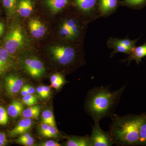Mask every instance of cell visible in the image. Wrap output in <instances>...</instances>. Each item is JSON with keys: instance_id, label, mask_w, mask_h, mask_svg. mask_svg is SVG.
<instances>
[{"instance_id": "6da1fadb", "label": "cell", "mask_w": 146, "mask_h": 146, "mask_svg": "<svg viewBox=\"0 0 146 146\" xmlns=\"http://www.w3.org/2000/svg\"><path fill=\"white\" fill-rule=\"evenodd\" d=\"M126 86L125 84L115 91H112L110 86H96L89 91L85 109L94 123H99L104 118L110 117Z\"/></svg>"}, {"instance_id": "7a4b0ae2", "label": "cell", "mask_w": 146, "mask_h": 146, "mask_svg": "<svg viewBox=\"0 0 146 146\" xmlns=\"http://www.w3.org/2000/svg\"><path fill=\"white\" fill-rule=\"evenodd\" d=\"M144 114L120 116L113 113L109 131L114 145H139L140 131Z\"/></svg>"}, {"instance_id": "3957f363", "label": "cell", "mask_w": 146, "mask_h": 146, "mask_svg": "<svg viewBox=\"0 0 146 146\" xmlns=\"http://www.w3.org/2000/svg\"><path fill=\"white\" fill-rule=\"evenodd\" d=\"M25 37L21 27L14 24L11 26L3 42V46L13 56L23 48Z\"/></svg>"}, {"instance_id": "277c9868", "label": "cell", "mask_w": 146, "mask_h": 146, "mask_svg": "<svg viewBox=\"0 0 146 146\" xmlns=\"http://www.w3.org/2000/svg\"><path fill=\"white\" fill-rule=\"evenodd\" d=\"M20 64L26 72L34 78L42 77L46 73L44 64L36 56H31L24 58L21 59Z\"/></svg>"}, {"instance_id": "5b68a950", "label": "cell", "mask_w": 146, "mask_h": 146, "mask_svg": "<svg viewBox=\"0 0 146 146\" xmlns=\"http://www.w3.org/2000/svg\"><path fill=\"white\" fill-rule=\"evenodd\" d=\"M50 50L54 60L63 66L70 65L75 58V50L72 47L57 46L51 47Z\"/></svg>"}, {"instance_id": "8992f818", "label": "cell", "mask_w": 146, "mask_h": 146, "mask_svg": "<svg viewBox=\"0 0 146 146\" xmlns=\"http://www.w3.org/2000/svg\"><path fill=\"white\" fill-rule=\"evenodd\" d=\"M89 138L91 146H111L114 145L109 131L102 130L100 127L99 123H94Z\"/></svg>"}, {"instance_id": "52a82bcc", "label": "cell", "mask_w": 146, "mask_h": 146, "mask_svg": "<svg viewBox=\"0 0 146 146\" xmlns=\"http://www.w3.org/2000/svg\"><path fill=\"white\" fill-rule=\"evenodd\" d=\"M6 90L8 95L14 96L18 94L24 86V80L19 76L13 74L4 78Z\"/></svg>"}, {"instance_id": "ba28073f", "label": "cell", "mask_w": 146, "mask_h": 146, "mask_svg": "<svg viewBox=\"0 0 146 146\" xmlns=\"http://www.w3.org/2000/svg\"><path fill=\"white\" fill-rule=\"evenodd\" d=\"M14 58L2 46H0V75L13 69Z\"/></svg>"}, {"instance_id": "9c48e42d", "label": "cell", "mask_w": 146, "mask_h": 146, "mask_svg": "<svg viewBox=\"0 0 146 146\" xmlns=\"http://www.w3.org/2000/svg\"><path fill=\"white\" fill-rule=\"evenodd\" d=\"M33 121L29 118H24L21 120L12 130L9 132L11 137H16L27 133L32 126Z\"/></svg>"}, {"instance_id": "30bf717a", "label": "cell", "mask_w": 146, "mask_h": 146, "mask_svg": "<svg viewBox=\"0 0 146 146\" xmlns=\"http://www.w3.org/2000/svg\"><path fill=\"white\" fill-rule=\"evenodd\" d=\"M29 27L31 35L36 39L41 38L46 33L45 25L39 20L32 19L29 22Z\"/></svg>"}, {"instance_id": "8fae6325", "label": "cell", "mask_w": 146, "mask_h": 146, "mask_svg": "<svg viewBox=\"0 0 146 146\" xmlns=\"http://www.w3.org/2000/svg\"><path fill=\"white\" fill-rule=\"evenodd\" d=\"M146 56V43L142 46L134 47L128 57L122 61H128L129 65L132 60H135L137 64H139L142 61V58Z\"/></svg>"}, {"instance_id": "7c38bea8", "label": "cell", "mask_w": 146, "mask_h": 146, "mask_svg": "<svg viewBox=\"0 0 146 146\" xmlns=\"http://www.w3.org/2000/svg\"><path fill=\"white\" fill-rule=\"evenodd\" d=\"M33 10V5L31 0H20L17 4L16 11L22 17L27 18L31 15Z\"/></svg>"}, {"instance_id": "4fadbf2b", "label": "cell", "mask_w": 146, "mask_h": 146, "mask_svg": "<svg viewBox=\"0 0 146 146\" xmlns=\"http://www.w3.org/2000/svg\"><path fill=\"white\" fill-rule=\"evenodd\" d=\"M66 146H91L89 136H70L65 142Z\"/></svg>"}, {"instance_id": "5bb4252c", "label": "cell", "mask_w": 146, "mask_h": 146, "mask_svg": "<svg viewBox=\"0 0 146 146\" xmlns=\"http://www.w3.org/2000/svg\"><path fill=\"white\" fill-rule=\"evenodd\" d=\"M24 110V106L22 102L13 100L9 105L7 111L8 115L13 118L21 116Z\"/></svg>"}, {"instance_id": "9a60e30c", "label": "cell", "mask_w": 146, "mask_h": 146, "mask_svg": "<svg viewBox=\"0 0 146 146\" xmlns=\"http://www.w3.org/2000/svg\"><path fill=\"white\" fill-rule=\"evenodd\" d=\"M69 0H45L46 5L52 12H60L68 5Z\"/></svg>"}, {"instance_id": "2e32d148", "label": "cell", "mask_w": 146, "mask_h": 146, "mask_svg": "<svg viewBox=\"0 0 146 146\" xmlns=\"http://www.w3.org/2000/svg\"><path fill=\"white\" fill-rule=\"evenodd\" d=\"M118 4V0H99L100 11L104 14L108 13L115 9Z\"/></svg>"}, {"instance_id": "e0dca14e", "label": "cell", "mask_w": 146, "mask_h": 146, "mask_svg": "<svg viewBox=\"0 0 146 146\" xmlns=\"http://www.w3.org/2000/svg\"><path fill=\"white\" fill-rule=\"evenodd\" d=\"M41 107L38 105L32 106L23 111L22 115L24 118L37 119L40 115Z\"/></svg>"}, {"instance_id": "ac0fdd59", "label": "cell", "mask_w": 146, "mask_h": 146, "mask_svg": "<svg viewBox=\"0 0 146 146\" xmlns=\"http://www.w3.org/2000/svg\"><path fill=\"white\" fill-rule=\"evenodd\" d=\"M75 2L79 8L84 11H91L96 6L97 0H74Z\"/></svg>"}, {"instance_id": "d6986e66", "label": "cell", "mask_w": 146, "mask_h": 146, "mask_svg": "<svg viewBox=\"0 0 146 146\" xmlns=\"http://www.w3.org/2000/svg\"><path fill=\"white\" fill-rule=\"evenodd\" d=\"M3 2L8 17L13 16L16 11L18 0H3Z\"/></svg>"}, {"instance_id": "ffe728a7", "label": "cell", "mask_w": 146, "mask_h": 146, "mask_svg": "<svg viewBox=\"0 0 146 146\" xmlns=\"http://www.w3.org/2000/svg\"><path fill=\"white\" fill-rule=\"evenodd\" d=\"M42 122L46 123L49 125L56 127L54 116L52 111L46 110L43 111L42 114Z\"/></svg>"}, {"instance_id": "44dd1931", "label": "cell", "mask_w": 146, "mask_h": 146, "mask_svg": "<svg viewBox=\"0 0 146 146\" xmlns=\"http://www.w3.org/2000/svg\"><path fill=\"white\" fill-rule=\"evenodd\" d=\"M110 39L113 42L124 46L128 48L131 50L135 47V45L138 41V39L131 40V39H127V38L122 39L111 38Z\"/></svg>"}, {"instance_id": "7402d4cb", "label": "cell", "mask_w": 146, "mask_h": 146, "mask_svg": "<svg viewBox=\"0 0 146 146\" xmlns=\"http://www.w3.org/2000/svg\"><path fill=\"white\" fill-rule=\"evenodd\" d=\"M139 145L146 146V115L144 114L140 131V143Z\"/></svg>"}, {"instance_id": "603a6c76", "label": "cell", "mask_w": 146, "mask_h": 146, "mask_svg": "<svg viewBox=\"0 0 146 146\" xmlns=\"http://www.w3.org/2000/svg\"><path fill=\"white\" fill-rule=\"evenodd\" d=\"M63 23L65 24L72 32L75 38L78 36L79 33L78 27L74 20L72 19H69L65 21Z\"/></svg>"}, {"instance_id": "cb8c5ba5", "label": "cell", "mask_w": 146, "mask_h": 146, "mask_svg": "<svg viewBox=\"0 0 146 146\" xmlns=\"http://www.w3.org/2000/svg\"><path fill=\"white\" fill-rule=\"evenodd\" d=\"M59 32L61 36L65 39H72L75 38L73 35L72 32L64 23H63L60 27Z\"/></svg>"}, {"instance_id": "d4e9b609", "label": "cell", "mask_w": 146, "mask_h": 146, "mask_svg": "<svg viewBox=\"0 0 146 146\" xmlns=\"http://www.w3.org/2000/svg\"><path fill=\"white\" fill-rule=\"evenodd\" d=\"M8 115L7 110L0 105V125H5L8 123Z\"/></svg>"}, {"instance_id": "484cf974", "label": "cell", "mask_w": 146, "mask_h": 146, "mask_svg": "<svg viewBox=\"0 0 146 146\" xmlns=\"http://www.w3.org/2000/svg\"><path fill=\"white\" fill-rule=\"evenodd\" d=\"M121 3L123 5L131 7H138L145 3L146 0H123Z\"/></svg>"}, {"instance_id": "4316f807", "label": "cell", "mask_w": 146, "mask_h": 146, "mask_svg": "<svg viewBox=\"0 0 146 146\" xmlns=\"http://www.w3.org/2000/svg\"><path fill=\"white\" fill-rule=\"evenodd\" d=\"M44 136L49 137V138H51V137L57 138L58 136V130L56 127L49 125L48 131L44 135Z\"/></svg>"}, {"instance_id": "83f0119b", "label": "cell", "mask_w": 146, "mask_h": 146, "mask_svg": "<svg viewBox=\"0 0 146 146\" xmlns=\"http://www.w3.org/2000/svg\"><path fill=\"white\" fill-rule=\"evenodd\" d=\"M18 143L26 146H31L33 145L34 144V140L33 137L31 136L27 139L23 141H19L17 142Z\"/></svg>"}, {"instance_id": "f1b7e54d", "label": "cell", "mask_w": 146, "mask_h": 146, "mask_svg": "<svg viewBox=\"0 0 146 146\" xmlns=\"http://www.w3.org/2000/svg\"><path fill=\"white\" fill-rule=\"evenodd\" d=\"M65 83H66V81H65V78H64L52 83L50 86L55 89H60V87Z\"/></svg>"}, {"instance_id": "f546056e", "label": "cell", "mask_w": 146, "mask_h": 146, "mask_svg": "<svg viewBox=\"0 0 146 146\" xmlns=\"http://www.w3.org/2000/svg\"><path fill=\"white\" fill-rule=\"evenodd\" d=\"M64 78H65L63 75L57 73V74H54L52 75L51 76L50 80L51 83H52Z\"/></svg>"}, {"instance_id": "4dcf8cb0", "label": "cell", "mask_w": 146, "mask_h": 146, "mask_svg": "<svg viewBox=\"0 0 146 146\" xmlns=\"http://www.w3.org/2000/svg\"><path fill=\"white\" fill-rule=\"evenodd\" d=\"M39 145L41 146H60L62 145L55 141L50 140V141H47L46 142L41 143L39 144Z\"/></svg>"}, {"instance_id": "1f68e13d", "label": "cell", "mask_w": 146, "mask_h": 146, "mask_svg": "<svg viewBox=\"0 0 146 146\" xmlns=\"http://www.w3.org/2000/svg\"><path fill=\"white\" fill-rule=\"evenodd\" d=\"M49 126V125L48 124L42 122L40 126V132L43 136H44L46 133Z\"/></svg>"}, {"instance_id": "d6a6232c", "label": "cell", "mask_w": 146, "mask_h": 146, "mask_svg": "<svg viewBox=\"0 0 146 146\" xmlns=\"http://www.w3.org/2000/svg\"><path fill=\"white\" fill-rule=\"evenodd\" d=\"M8 143L6 136L4 133L0 131V146H5Z\"/></svg>"}, {"instance_id": "836d02e7", "label": "cell", "mask_w": 146, "mask_h": 146, "mask_svg": "<svg viewBox=\"0 0 146 146\" xmlns=\"http://www.w3.org/2000/svg\"><path fill=\"white\" fill-rule=\"evenodd\" d=\"M22 100L31 101L34 102L36 104L37 103V102H38L37 98L33 95V94H27L26 96H24Z\"/></svg>"}, {"instance_id": "e575fe53", "label": "cell", "mask_w": 146, "mask_h": 146, "mask_svg": "<svg viewBox=\"0 0 146 146\" xmlns=\"http://www.w3.org/2000/svg\"><path fill=\"white\" fill-rule=\"evenodd\" d=\"M36 92L40 98H42L45 99L44 94L43 86H38L36 89Z\"/></svg>"}, {"instance_id": "d590c367", "label": "cell", "mask_w": 146, "mask_h": 146, "mask_svg": "<svg viewBox=\"0 0 146 146\" xmlns=\"http://www.w3.org/2000/svg\"><path fill=\"white\" fill-rule=\"evenodd\" d=\"M43 89L45 99L47 98L49 96L50 94V87L48 86H43Z\"/></svg>"}, {"instance_id": "8d00e7d4", "label": "cell", "mask_w": 146, "mask_h": 146, "mask_svg": "<svg viewBox=\"0 0 146 146\" xmlns=\"http://www.w3.org/2000/svg\"><path fill=\"white\" fill-rule=\"evenodd\" d=\"M31 136V135L30 133H24V134L21 135V136L16 140V142L17 143V142H19V141L26 140V139L28 138L29 137H30Z\"/></svg>"}, {"instance_id": "74e56055", "label": "cell", "mask_w": 146, "mask_h": 146, "mask_svg": "<svg viewBox=\"0 0 146 146\" xmlns=\"http://www.w3.org/2000/svg\"><path fill=\"white\" fill-rule=\"evenodd\" d=\"M5 31V25L2 22L0 21V39L2 36Z\"/></svg>"}, {"instance_id": "f35d334b", "label": "cell", "mask_w": 146, "mask_h": 146, "mask_svg": "<svg viewBox=\"0 0 146 146\" xmlns=\"http://www.w3.org/2000/svg\"><path fill=\"white\" fill-rule=\"evenodd\" d=\"M26 86L27 89L28 93L29 94H35V89L34 87L29 84H27Z\"/></svg>"}, {"instance_id": "ab89813d", "label": "cell", "mask_w": 146, "mask_h": 146, "mask_svg": "<svg viewBox=\"0 0 146 146\" xmlns=\"http://www.w3.org/2000/svg\"><path fill=\"white\" fill-rule=\"evenodd\" d=\"M21 95L23 96H26L27 94H28L26 85H24V86L22 87V88H21Z\"/></svg>"}, {"instance_id": "60d3db41", "label": "cell", "mask_w": 146, "mask_h": 146, "mask_svg": "<svg viewBox=\"0 0 146 146\" xmlns=\"http://www.w3.org/2000/svg\"><path fill=\"white\" fill-rule=\"evenodd\" d=\"M1 1H3V0H1Z\"/></svg>"}]
</instances>
